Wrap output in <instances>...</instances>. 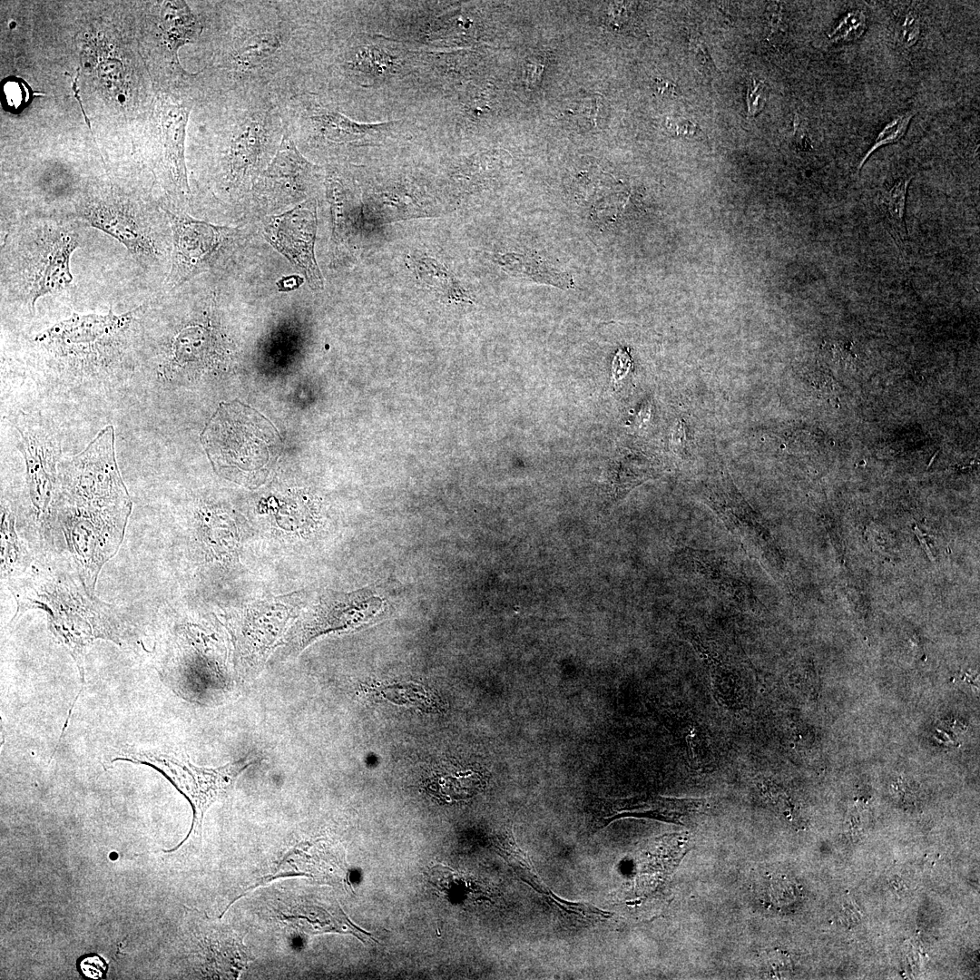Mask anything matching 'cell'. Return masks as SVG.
<instances>
[{
  "mask_svg": "<svg viewBox=\"0 0 980 980\" xmlns=\"http://www.w3.org/2000/svg\"><path fill=\"white\" fill-rule=\"evenodd\" d=\"M321 906L299 902L290 904L288 911L280 912L281 919L291 926L307 934H320L325 932H338L352 934L360 939H364L366 932L356 927L342 912L336 906L329 913Z\"/></svg>",
  "mask_w": 980,
  "mask_h": 980,
  "instance_id": "17",
  "label": "cell"
},
{
  "mask_svg": "<svg viewBox=\"0 0 980 980\" xmlns=\"http://www.w3.org/2000/svg\"><path fill=\"white\" fill-rule=\"evenodd\" d=\"M83 974L90 978H102L107 971V964L97 956L83 958L80 963Z\"/></svg>",
  "mask_w": 980,
  "mask_h": 980,
  "instance_id": "29",
  "label": "cell"
},
{
  "mask_svg": "<svg viewBox=\"0 0 980 980\" xmlns=\"http://www.w3.org/2000/svg\"><path fill=\"white\" fill-rule=\"evenodd\" d=\"M499 851L516 871L518 876L528 883L534 890L542 894L560 909L572 913L584 919L604 918L609 916L608 912L598 909L592 905L570 902L558 897L553 891L543 883L536 874L531 862L521 851L511 837L500 838L497 840Z\"/></svg>",
  "mask_w": 980,
  "mask_h": 980,
  "instance_id": "16",
  "label": "cell"
},
{
  "mask_svg": "<svg viewBox=\"0 0 980 980\" xmlns=\"http://www.w3.org/2000/svg\"><path fill=\"white\" fill-rule=\"evenodd\" d=\"M22 237L5 270L14 292L34 312L39 299L71 284L70 260L79 242L74 231L54 223L28 229Z\"/></svg>",
  "mask_w": 980,
  "mask_h": 980,
  "instance_id": "2",
  "label": "cell"
},
{
  "mask_svg": "<svg viewBox=\"0 0 980 980\" xmlns=\"http://www.w3.org/2000/svg\"><path fill=\"white\" fill-rule=\"evenodd\" d=\"M652 86L654 91L661 95L676 96L678 94L677 85L663 78H655Z\"/></svg>",
  "mask_w": 980,
  "mask_h": 980,
  "instance_id": "34",
  "label": "cell"
},
{
  "mask_svg": "<svg viewBox=\"0 0 980 980\" xmlns=\"http://www.w3.org/2000/svg\"><path fill=\"white\" fill-rule=\"evenodd\" d=\"M914 532L916 534L918 540L920 541L921 545L923 546V548L926 552L928 557L931 559V561H933L934 557H933V554H932V553H931V551H930L928 545H927L925 534L920 531V529H918L916 527H915Z\"/></svg>",
  "mask_w": 980,
  "mask_h": 980,
  "instance_id": "36",
  "label": "cell"
},
{
  "mask_svg": "<svg viewBox=\"0 0 980 980\" xmlns=\"http://www.w3.org/2000/svg\"><path fill=\"white\" fill-rule=\"evenodd\" d=\"M546 59L543 55H534L525 63V78L529 86L536 85L545 67Z\"/></svg>",
  "mask_w": 980,
  "mask_h": 980,
  "instance_id": "30",
  "label": "cell"
},
{
  "mask_svg": "<svg viewBox=\"0 0 980 980\" xmlns=\"http://www.w3.org/2000/svg\"><path fill=\"white\" fill-rule=\"evenodd\" d=\"M6 103L9 106L16 109L28 97V92L23 83L12 80L4 86Z\"/></svg>",
  "mask_w": 980,
  "mask_h": 980,
  "instance_id": "28",
  "label": "cell"
},
{
  "mask_svg": "<svg viewBox=\"0 0 980 980\" xmlns=\"http://www.w3.org/2000/svg\"><path fill=\"white\" fill-rule=\"evenodd\" d=\"M72 579L36 575L28 583L15 584L12 592L17 602V612L12 622L27 609L39 608L45 611L54 631L64 638L75 658L81 656L83 647L93 638L94 617L99 616L97 602L89 595L87 588L79 590Z\"/></svg>",
  "mask_w": 980,
  "mask_h": 980,
  "instance_id": "4",
  "label": "cell"
},
{
  "mask_svg": "<svg viewBox=\"0 0 980 980\" xmlns=\"http://www.w3.org/2000/svg\"><path fill=\"white\" fill-rule=\"evenodd\" d=\"M792 142L794 147L799 151L806 152L812 149L811 140L809 139L807 131L803 128L798 115H795L794 117Z\"/></svg>",
  "mask_w": 980,
  "mask_h": 980,
  "instance_id": "32",
  "label": "cell"
},
{
  "mask_svg": "<svg viewBox=\"0 0 980 980\" xmlns=\"http://www.w3.org/2000/svg\"><path fill=\"white\" fill-rule=\"evenodd\" d=\"M83 219L92 227L112 236L142 261L153 257L155 247L148 224L128 204L100 201L88 204Z\"/></svg>",
  "mask_w": 980,
  "mask_h": 980,
  "instance_id": "13",
  "label": "cell"
},
{
  "mask_svg": "<svg viewBox=\"0 0 980 980\" xmlns=\"http://www.w3.org/2000/svg\"><path fill=\"white\" fill-rule=\"evenodd\" d=\"M274 426L260 414L239 401L223 404L201 434L210 458L252 469L267 462L273 446Z\"/></svg>",
  "mask_w": 980,
  "mask_h": 980,
  "instance_id": "5",
  "label": "cell"
},
{
  "mask_svg": "<svg viewBox=\"0 0 980 980\" xmlns=\"http://www.w3.org/2000/svg\"><path fill=\"white\" fill-rule=\"evenodd\" d=\"M15 427L20 436L18 448L25 462L30 497L41 514L48 508L57 485L60 436L43 416L27 413L17 416Z\"/></svg>",
  "mask_w": 980,
  "mask_h": 980,
  "instance_id": "8",
  "label": "cell"
},
{
  "mask_svg": "<svg viewBox=\"0 0 980 980\" xmlns=\"http://www.w3.org/2000/svg\"><path fill=\"white\" fill-rule=\"evenodd\" d=\"M496 260L504 270L514 277L562 289H570L574 287L573 279L569 273L554 269L539 258L506 253L499 255Z\"/></svg>",
  "mask_w": 980,
  "mask_h": 980,
  "instance_id": "18",
  "label": "cell"
},
{
  "mask_svg": "<svg viewBox=\"0 0 980 980\" xmlns=\"http://www.w3.org/2000/svg\"><path fill=\"white\" fill-rule=\"evenodd\" d=\"M302 279L297 275L283 278L277 284L280 290H291L302 283Z\"/></svg>",
  "mask_w": 980,
  "mask_h": 980,
  "instance_id": "35",
  "label": "cell"
},
{
  "mask_svg": "<svg viewBox=\"0 0 980 980\" xmlns=\"http://www.w3.org/2000/svg\"><path fill=\"white\" fill-rule=\"evenodd\" d=\"M481 778L477 772L466 770L439 778L436 783V791L447 799H466L478 790Z\"/></svg>",
  "mask_w": 980,
  "mask_h": 980,
  "instance_id": "21",
  "label": "cell"
},
{
  "mask_svg": "<svg viewBox=\"0 0 980 980\" xmlns=\"http://www.w3.org/2000/svg\"><path fill=\"white\" fill-rule=\"evenodd\" d=\"M191 110V103H177L168 97L161 98L159 116L163 162L172 182L186 193L190 192V189L184 160V142Z\"/></svg>",
  "mask_w": 980,
  "mask_h": 980,
  "instance_id": "14",
  "label": "cell"
},
{
  "mask_svg": "<svg viewBox=\"0 0 980 980\" xmlns=\"http://www.w3.org/2000/svg\"><path fill=\"white\" fill-rule=\"evenodd\" d=\"M316 229V207L308 201L271 218L265 232L274 247L303 270L310 285L321 289L323 279L314 256Z\"/></svg>",
  "mask_w": 980,
  "mask_h": 980,
  "instance_id": "11",
  "label": "cell"
},
{
  "mask_svg": "<svg viewBox=\"0 0 980 980\" xmlns=\"http://www.w3.org/2000/svg\"><path fill=\"white\" fill-rule=\"evenodd\" d=\"M383 608V600L367 589L326 594L292 633L287 648L296 652L324 633L361 626L376 618Z\"/></svg>",
  "mask_w": 980,
  "mask_h": 980,
  "instance_id": "9",
  "label": "cell"
},
{
  "mask_svg": "<svg viewBox=\"0 0 980 980\" xmlns=\"http://www.w3.org/2000/svg\"><path fill=\"white\" fill-rule=\"evenodd\" d=\"M690 50L699 69L707 74H719L704 41L698 36L690 39Z\"/></svg>",
  "mask_w": 980,
  "mask_h": 980,
  "instance_id": "25",
  "label": "cell"
},
{
  "mask_svg": "<svg viewBox=\"0 0 980 980\" xmlns=\"http://www.w3.org/2000/svg\"><path fill=\"white\" fill-rule=\"evenodd\" d=\"M142 307L121 315L111 309L107 314L74 313L38 333L34 342L55 362L77 368L79 373L83 367L84 374H89V367H103V360L119 349Z\"/></svg>",
  "mask_w": 980,
  "mask_h": 980,
  "instance_id": "3",
  "label": "cell"
},
{
  "mask_svg": "<svg viewBox=\"0 0 980 980\" xmlns=\"http://www.w3.org/2000/svg\"><path fill=\"white\" fill-rule=\"evenodd\" d=\"M666 129L670 134L675 137L698 138L702 134L701 130L692 122L684 118H668Z\"/></svg>",
  "mask_w": 980,
  "mask_h": 980,
  "instance_id": "27",
  "label": "cell"
},
{
  "mask_svg": "<svg viewBox=\"0 0 980 980\" xmlns=\"http://www.w3.org/2000/svg\"><path fill=\"white\" fill-rule=\"evenodd\" d=\"M309 120L317 132L334 142H348L361 140L377 129L375 124L356 122L339 113L320 109Z\"/></svg>",
  "mask_w": 980,
  "mask_h": 980,
  "instance_id": "19",
  "label": "cell"
},
{
  "mask_svg": "<svg viewBox=\"0 0 980 980\" xmlns=\"http://www.w3.org/2000/svg\"><path fill=\"white\" fill-rule=\"evenodd\" d=\"M915 111H906L892 118L878 132L872 146L865 153L859 162L858 171L862 168L869 156L878 148L899 142L906 134L908 125L915 116Z\"/></svg>",
  "mask_w": 980,
  "mask_h": 980,
  "instance_id": "23",
  "label": "cell"
},
{
  "mask_svg": "<svg viewBox=\"0 0 980 980\" xmlns=\"http://www.w3.org/2000/svg\"><path fill=\"white\" fill-rule=\"evenodd\" d=\"M867 29V16L861 10L844 15L828 34L832 43H848L860 38Z\"/></svg>",
  "mask_w": 980,
  "mask_h": 980,
  "instance_id": "24",
  "label": "cell"
},
{
  "mask_svg": "<svg viewBox=\"0 0 980 980\" xmlns=\"http://www.w3.org/2000/svg\"><path fill=\"white\" fill-rule=\"evenodd\" d=\"M419 277L426 285L455 301H471L469 295L454 276L436 260L428 256L419 255L415 260Z\"/></svg>",
  "mask_w": 980,
  "mask_h": 980,
  "instance_id": "20",
  "label": "cell"
},
{
  "mask_svg": "<svg viewBox=\"0 0 980 980\" xmlns=\"http://www.w3.org/2000/svg\"><path fill=\"white\" fill-rule=\"evenodd\" d=\"M117 760L148 764L163 772L187 794L201 821L208 807L222 798L257 758L240 759L211 769L197 767L184 754L173 750L125 747L115 750L113 761Z\"/></svg>",
  "mask_w": 980,
  "mask_h": 980,
  "instance_id": "6",
  "label": "cell"
},
{
  "mask_svg": "<svg viewBox=\"0 0 980 980\" xmlns=\"http://www.w3.org/2000/svg\"><path fill=\"white\" fill-rule=\"evenodd\" d=\"M767 14L770 26V36H773L781 30L782 26V12L780 5L775 3L769 5Z\"/></svg>",
  "mask_w": 980,
  "mask_h": 980,
  "instance_id": "33",
  "label": "cell"
},
{
  "mask_svg": "<svg viewBox=\"0 0 980 980\" xmlns=\"http://www.w3.org/2000/svg\"><path fill=\"white\" fill-rule=\"evenodd\" d=\"M295 27L288 21H270L256 27L239 26L227 36L221 45L220 68L222 76L230 83L259 81L268 74L275 73L292 39Z\"/></svg>",
  "mask_w": 980,
  "mask_h": 980,
  "instance_id": "7",
  "label": "cell"
},
{
  "mask_svg": "<svg viewBox=\"0 0 980 980\" xmlns=\"http://www.w3.org/2000/svg\"><path fill=\"white\" fill-rule=\"evenodd\" d=\"M766 93L765 84L761 81L753 80L749 84L747 92V103L749 108V115H755L760 110V103L764 102L762 98Z\"/></svg>",
  "mask_w": 980,
  "mask_h": 980,
  "instance_id": "31",
  "label": "cell"
},
{
  "mask_svg": "<svg viewBox=\"0 0 980 980\" xmlns=\"http://www.w3.org/2000/svg\"><path fill=\"white\" fill-rule=\"evenodd\" d=\"M920 35V23L916 12H908L900 25V41L906 47H911L916 44Z\"/></svg>",
  "mask_w": 980,
  "mask_h": 980,
  "instance_id": "26",
  "label": "cell"
},
{
  "mask_svg": "<svg viewBox=\"0 0 980 980\" xmlns=\"http://www.w3.org/2000/svg\"><path fill=\"white\" fill-rule=\"evenodd\" d=\"M315 169L299 152L287 130L263 179L272 190L293 195L304 190Z\"/></svg>",
  "mask_w": 980,
  "mask_h": 980,
  "instance_id": "15",
  "label": "cell"
},
{
  "mask_svg": "<svg viewBox=\"0 0 980 980\" xmlns=\"http://www.w3.org/2000/svg\"><path fill=\"white\" fill-rule=\"evenodd\" d=\"M289 622V612L281 605L250 611L233 628L236 669L239 676L251 680L259 674L267 657L280 640Z\"/></svg>",
  "mask_w": 980,
  "mask_h": 980,
  "instance_id": "10",
  "label": "cell"
},
{
  "mask_svg": "<svg viewBox=\"0 0 980 980\" xmlns=\"http://www.w3.org/2000/svg\"><path fill=\"white\" fill-rule=\"evenodd\" d=\"M173 230L171 285H180L202 270L220 242V230L187 215L168 212Z\"/></svg>",
  "mask_w": 980,
  "mask_h": 980,
  "instance_id": "12",
  "label": "cell"
},
{
  "mask_svg": "<svg viewBox=\"0 0 980 980\" xmlns=\"http://www.w3.org/2000/svg\"><path fill=\"white\" fill-rule=\"evenodd\" d=\"M909 182L910 179H899L884 193L882 198V204L889 222L901 234L906 231L904 215Z\"/></svg>",
  "mask_w": 980,
  "mask_h": 980,
  "instance_id": "22",
  "label": "cell"
},
{
  "mask_svg": "<svg viewBox=\"0 0 980 980\" xmlns=\"http://www.w3.org/2000/svg\"><path fill=\"white\" fill-rule=\"evenodd\" d=\"M54 498L77 569L93 592L103 565L120 547L132 505L119 473L112 426L64 468Z\"/></svg>",
  "mask_w": 980,
  "mask_h": 980,
  "instance_id": "1",
  "label": "cell"
}]
</instances>
